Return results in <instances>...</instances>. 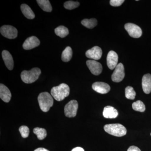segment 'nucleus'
Segmentation results:
<instances>
[{"mask_svg":"<svg viewBox=\"0 0 151 151\" xmlns=\"http://www.w3.org/2000/svg\"><path fill=\"white\" fill-rule=\"evenodd\" d=\"M118 111L115 108L111 106L105 107L103 111V116L107 119H115L118 116Z\"/></svg>","mask_w":151,"mask_h":151,"instance_id":"obj_17","label":"nucleus"},{"mask_svg":"<svg viewBox=\"0 0 151 151\" xmlns=\"http://www.w3.org/2000/svg\"><path fill=\"white\" fill-rule=\"evenodd\" d=\"M124 1V0H111L110 3L113 6L117 7L122 5Z\"/></svg>","mask_w":151,"mask_h":151,"instance_id":"obj_28","label":"nucleus"},{"mask_svg":"<svg viewBox=\"0 0 151 151\" xmlns=\"http://www.w3.org/2000/svg\"><path fill=\"white\" fill-rule=\"evenodd\" d=\"M3 59L4 62L8 69L9 70H12L14 68V60L12 56L9 51L4 50L2 53Z\"/></svg>","mask_w":151,"mask_h":151,"instance_id":"obj_16","label":"nucleus"},{"mask_svg":"<svg viewBox=\"0 0 151 151\" xmlns=\"http://www.w3.org/2000/svg\"><path fill=\"white\" fill-rule=\"evenodd\" d=\"M41 71L38 68H34L30 70H24L21 74L22 80L26 84L33 83L39 77Z\"/></svg>","mask_w":151,"mask_h":151,"instance_id":"obj_4","label":"nucleus"},{"mask_svg":"<svg viewBox=\"0 0 151 151\" xmlns=\"http://www.w3.org/2000/svg\"><path fill=\"white\" fill-rule=\"evenodd\" d=\"M21 9L24 16L27 18L32 19L35 17V14L30 8L29 6L26 4H23L21 6Z\"/></svg>","mask_w":151,"mask_h":151,"instance_id":"obj_18","label":"nucleus"},{"mask_svg":"<svg viewBox=\"0 0 151 151\" xmlns=\"http://www.w3.org/2000/svg\"><path fill=\"white\" fill-rule=\"evenodd\" d=\"M73 52L70 47L68 46L65 49L62 54L61 58L63 62H67L70 61L72 58Z\"/></svg>","mask_w":151,"mask_h":151,"instance_id":"obj_19","label":"nucleus"},{"mask_svg":"<svg viewBox=\"0 0 151 151\" xmlns=\"http://www.w3.org/2000/svg\"><path fill=\"white\" fill-rule=\"evenodd\" d=\"M19 131L23 138L28 137L29 135V130L28 127L25 126H21L19 129Z\"/></svg>","mask_w":151,"mask_h":151,"instance_id":"obj_27","label":"nucleus"},{"mask_svg":"<svg viewBox=\"0 0 151 151\" xmlns=\"http://www.w3.org/2000/svg\"><path fill=\"white\" fill-rule=\"evenodd\" d=\"M71 151H84V149L80 147H76L74 148Z\"/></svg>","mask_w":151,"mask_h":151,"instance_id":"obj_30","label":"nucleus"},{"mask_svg":"<svg viewBox=\"0 0 151 151\" xmlns=\"http://www.w3.org/2000/svg\"><path fill=\"white\" fill-rule=\"evenodd\" d=\"M34 151H49L48 150H47V149L43 148H39L36 149Z\"/></svg>","mask_w":151,"mask_h":151,"instance_id":"obj_31","label":"nucleus"},{"mask_svg":"<svg viewBox=\"0 0 151 151\" xmlns=\"http://www.w3.org/2000/svg\"><path fill=\"white\" fill-rule=\"evenodd\" d=\"M78 108V103L76 100H72L65 105L64 113L65 116L72 118L76 116Z\"/></svg>","mask_w":151,"mask_h":151,"instance_id":"obj_5","label":"nucleus"},{"mask_svg":"<svg viewBox=\"0 0 151 151\" xmlns=\"http://www.w3.org/2000/svg\"><path fill=\"white\" fill-rule=\"evenodd\" d=\"M70 94V88L67 84L62 83L59 86H54L51 90L52 97L57 101H60L64 100Z\"/></svg>","mask_w":151,"mask_h":151,"instance_id":"obj_1","label":"nucleus"},{"mask_svg":"<svg viewBox=\"0 0 151 151\" xmlns=\"http://www.w3.org/2000/svg\"><path fill=\"white\" fill-rule=\"evenodd\" d=\"M55 32L57 35L61 38L65 37L69 34V31L67 28L63 26H60L55 28Z\"/></svg>","mask_w":151,"mask_h":151,"instance_id":"obj_21","label":"nucleus"},{"mask_svg":"<svg viewBox=\"0 0 151 151\" xmlns=\"http://www.w3.org/2000/svg\"></svg>","mask_w":151,"mask_h":151,"instance_id":"obj_32","label":"nucleus"},{"mask_svg":"<svg viewBox=\"0 0 151 151\" xmlns=\"http://www.w3.org/2000/svg\"><path fill=\"white\" fill-rule=\"evenodd\" d=\"M127 151H141V150H140L138 147H136L134 146H132L129 147V149H128Z\"/></svg>","mask_w":151,"mask_h":151,"instance_id":"obj_29","label":"nucleus"},{"mask_svg":"<svg viewBox=\"0 0 151 151\" xmlns=\"http://www.w3.org/2000/svg\"><path fill=\"white\" fill-rule=\"evenodd\" d=\"M125 76L124 67L122 63H119L115 68L112 76V81L115 82H121Z\"/></svg>","mask_w":151,"mask_h":151,"instance_id":"obj_8","label":"nucleus"},{"mask_svg":"<svg viewBox=\"0 0 151 151\" xmlns=\"http://www.w3.org/2000/svg\"><path fill=\"white\" fill-rule=\"evenodd\" d=\"M38 101L41 110L44 112H47L53 104L52 96L47 92H42L38 97Z\"/></svg>","mask_w":151,"mask_h":151,"instance_id":"obj_2","label":"nucleus"},{"mask_svg":"<svg viewBox=\"0 0 151 151\" xmlns=\"http://www.w3.org/2000/svg\"><path fill=\"white\" fill-rule=\"evenodd\" d=\"M132 108L135 111L144 112L145 111V106L140 100H138L132 104Z\"/></svg>","mask_w":151,"mask_h":151,"instance_id":"obj_24","label":"nucleus"},{"mask_svg":"<svg viewBox=\"0 0 151 151\" xmlns=\"http://www.w3.org/2000/svg\"><path fill=\"white\" fill-rule=\"evenodd\" d=\"M40 41L36 37L32 36L28 38L23 44V47L26 50H29L38 46Z\"/></svg>","mask_w":151,"mask_h":151,"instance_id":"obj_10","label":"nucleus"},{"mask_svg":"<svg viewBox=\"0 0 151 151\" xmlns=\"http://www.w3.org/2000/svg\"><path fill=\"white\" fill-rule=\"evenodd\" d=\"M142 86L143 91L146 94L151 92V75L150 73L145 74L142 79Z\"/></svg>","mask_w":151,"mask_h":151,"instance_id":"obj_15","label":"nucleus"},{"mask_svg":"<svg viewBox=\"0 0 151 151\" xmlns=\"http://www.w3.org/2000/svg\"><path fill=\"white\" fill-rule=\"evenodd\" d=\"M79 6V3L78 1H67L64 4L65 8L68 10H72L78 7Z\"/></svg>","mask_w":151,"mask_h":151,"instance_id":"obj_26","label":"nucleus"},{"mask_svg":"<svg viewBox=\"0 0 151 151\" xmlns=\"http://www.w3.org/2000/svg\"><path fill=\"white\" fill-rule=\"evenodd\" d=\"M124 27L129 33V35L132 37L137 38L141 37L142 35V29L137 25L129 23L126 24Z\"/></svg>","mask_w":151,"mask_h":151,"instance_id":"obj_7","label":"nucleus"},{"mask_svg":"<svg viewBox=\"0 0 151 151\" xmlns=\"http://www.w3.org/2000/svg\"><path fill=\"white\" fill-rule=\"evenodd\" d=\"M104 129L108 134L117 137H123L127 133L126 128L119 124H107L104 126Z\"/></svg>","mask_w":151,"mask_h":151,"instance_id":"obj_3","label":"nucleus"},{"mask_svg":"<svg viewBox=\"0 0 151 151\" xmlns=\"http://www.w3.org/2000/svg\"><path fill=\"white\" fill-rule=\"evenodd\" d=\"M33 133L37 135L38 139L39 140H43L47 136V132L45 129L43 128H35L33 129Z\"/></svg>","mask_w":151,"mask_h":151,"instance_id":"obj_23","label":"nucleus"},{"mask_svg":"<svg viewBox=\"0 0 151 151\" xmlns=\"http://www.w3.org/2000/svg\"><path fill=\"white\" fill-rule=\"evenodd\" d=\"M102 54V49L98 46H94L86 52V55L87 58L94 60L100 59Z\"/></svg>","mask_w":151,"mask_h":151,"instance_id":"obj_11","label":"nucleus"},{"mask_svg":"<svg viewBox=\"0 0 151 151\" xmlns=\"http://www.w3.org/2000/svg\"><path fill=\"white\" fill-rule=\"evenodd\" d=\"M0 32L3 36L9 39H13L17 36V30L12 26H3L1 28Z\"/></svg>","mask_w":151,"mask_h":151,"instance_id":"obj_6","label":"nucleus"},{"mask_svg":"<svg viewBox=\"0 0 151 151\" xmlns=\"http://www.w3.org/2000/svg\"><path fill=\"white\" fill-rule=\"evenodd\" d=\"M81 23L87 28L92 29L97 25V19L94 18L84 19L81 22Z\"/></svg>","mask_w":151,"mask_h":151,"instance_id":"obj_22","label":"nucleus"},{"mask_svg":"<svg viewBox=\"0 0 151 151\" xmlns=\"http://www.w3.org/2000/svg\"><path fill=\"white\" fill-rule=\"evenodd\" d=\"M93 90L100 94L108 93L111 90L110 86L107 83L103 82H96L92 84Z\"/></svg>","mask_w":151,"mask_h":151,"instance_id":"obj_12","label":"nucleus"},{"mask_svg":"<svg viewBox=\"0 0 151 151\" xmlns=\"http://www.w3.org/2000/svg\"><path fill=\"white\" fill-rule=\"evenodd\" d=\"M136 95V92L133 87L131 86L126 87L125 89V96L126 98L129 100H134Z\"/></svg>","mask_w":151,"mask_h":151,"instance_id":"obj_25","label":"nucleus"},{"mask_svg":"<svg viewBox=\"0 0 151 151\" xmlns=\"http://www.w3.org/2000/svg\"><path fill=\"white\" fill-rule=\"evenodd\" d=\"M86 63L89 70L92 74L97 76L102 73L103 67L100 63L97 62L95 60H87Z\"/></svg>","mask_w":151,"mask_h":151,"instance_id":"obj_9","label":"nucleus"},{"mask_svg":"<svg viewBox=\"0 0 151 151\" xmlns=\"http://www.w3.org/2000/svg\"><path fill=\"white\" fill-rule=\"evenodd\" d=\"M107 65L111 70L116 68L118 62V54L115 52L110 51L107 58Z\"/></svg>","mask_w":151,"mask_h":151,"instance_id":"obj_13","label":"nucleus"},{"mask_svg":"<svg viewBox=\"0 0 151 151\" xmlns=\"http://www.w3.org/2000/svg\"><path fill=\"white\" fill-rule=\"evenodd\" d=\"M39 6L44 11L50 12L52 11L51 4L48 0H37Z\"/></svg>","mask_w":151,"mask_h":151,"instance_id":"obj_20","label":"nucleus"},{"mask_svg":"<svg viewBox=\"0 0 151 151\" xmlns=\"http://www.w3.org/2000/svg\"><path fill=\"white\" fill-rule=\"evenodd\" d=\"M0 97L6 103H9L12 97V94L9 89L2 84H0Z\"/></svg>","mask_w":151,"mask_h":151,"instance_id":"obj_14","label":"nucleus"}]
</instances>
